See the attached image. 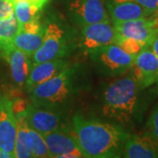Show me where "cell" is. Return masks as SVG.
<instances>
[{
  "label": "cell",
  "instance_id": "1",
  "mask_svg": "<svg viewBox=\"0 0 158 158\" xmlns=\"http://www.w3.org/2000/svg\"><path fill=\"white\" fill-rule=\"evenodd\" d=\"M71 132L85 158L121 157L129 134L113 124L76 115Z\"/></svg>",
  "mask_w": 158,
  "mask_h": 158
},
{
  "label": "cell",
  "instance_id": "2",
  "mask_svg": "<svg viewBox=\"0 0 158 158\" xmlns=\"http://www.w3.org/2000/svg\"><path fill=\"white\" fill-rule=\"evenodd\" d=\"M140 90L133 72L112 81L104 90L103 114L121 124L130 122L135 113Z\"/></svg>",
  "mask_w": 158,
  "mask_h": 158
},
{
  "label": "cell",
  "instance_id": "3",
  "mask_svg": "<svg viewBox=\"0 0 158 158\" xmlns=\"http://www.w3.org/2000/svg\"><path fill=\"white\" fill-rule=\"evenodd\" d=\"M73 69L68 66L60 73L29 90L34 105L53 108L67 101L73 89Z\"/></svg>",
  "mask_w": 158,
  "mask_h": 158
},
{
  "label": "cell",
  "instance_id": "4",
  "mask_svg": "<svg viewBox=\"0 0 158 158\" xmlns=\"http://www.w3.org/2000/svg\"><path fill=\"white\" fill-rule=\"evenodd\" d=\"M90 56L104 71L116 76L131 69L136 56L127 53L115 43L98 48Z\"/></svg>",
  "mask_w": 158,
  "mask_h": 158
},
{
  "label": "cell",
  "instance_id": "5",
  "mask_svg": "<svg viewBox=\"0 0 158 158\" xmlns=\"http://www.w3.org/2000/svg\"><path fill=\"white\" fill-rule=\"evenodd\" d=\"M66 35L62 28L56 22L49 23L41 45L32 56L33 63L62 59L67 54Z\"/></svg>",
  "mask_w": 158,
  "mask_h": 158
},
{
  "label": "cell",
  "instance_id": "6",
  "mask_svg": "<svg viewBox=\"0 0 158 158\" xmlns=\"http://www.w3.org/2000/svg\"><path fill=\"white\" fill-rule=\"evenodd\" d=\"M118 34L111 19L82 27L81 47L89 54L103 47L115 43Z\"/></svg>",
  "mask_w": 158,
  "mask_h": 158
},
{
  "label": "cell",
  "instance_id": "7",
  "mask_svg": "<svg viewBox=\"0 0 158 158\" xmlns=\"http://www.w3.org/2000/svg\"><path fill=\"white\" fill-rule=\"evenodd\" d=\"M113 25L118 35L135 40L143 48L151 45L158 35V28L152 16L116 22Z\"/></svg>",
  "mask_w": 158,
  "mask_h": 158
},
{
  "label": "cell",
  "instance_id": "8",
  "mask_svg": "<svg viewBox=\"0 0 158 158\" xmlns=\"http://www.w3.org/2000/svg\"><path fill=\"white\" fill-rule=\"evenodd\" d=\"M69 11L74 20L81 27L111 19L103 0H73Z\"/></svg>",
  "mask_w": 158,
  "mask_h": 158
},
{
  "label": "cell",
  "instance_id": "9",
  "mask_svg": "<svg viewBox=\"0 0 158 158\" xmlns=\"http://www.w3.org/2000/svg\"><path fill=\"white\" fill-rule=\"evenodd\" d=\"M132 72L139 85L140 89H144L158 81V57L150 46L141 49L135 59Z\"/></svg>",
  "mask_w": 158,
  "mask_h": 158
},
{
  "label": "cell",
  "instance_id": "10",
  "mask_svg": "<svg viewBox=\"0 0 158 158\" xmlns=\"http://www.w3.org/2000/svg\"><path fill=\"white\" fill-rule=\"evenodd\" d=\"M49 152L53 158H85L72 133L61 128L43 135Z\"/></svg>",
  "mask_w": 158,
  "mask_h": 158
},
{
  "label": "cell",
  "instance_id": "11",
  "mask_svg": "<svg viewBox=\"0 0 158 158\" xmlns=\"http://www.w3.org/2000/svg\"><path fill=\"white\" fill-rule=\"evenodd\" d=\"M24 113L29 127L41 135H46L61 128L62 118L59 113L53 111V108L40 106L33 104L29 105Z\"/></svg>",
  "mask_w": 158,
  "mask_h": 158
},
{
  "label": "cell",
  "instance_id": "12",
  "mask_svg": "<svg viewBox=\"0 0 158 158\" xmlns=\"http://www.w3.org/2000/svg\"><path fill=\"white\" fill-rule=\"evenodd\" d=\"M17 136V119L12 103L4 98L0 112V150L9 153L14 158V147Z\"/></svg>",
  "mask_w": 158,
  "mask_h": 158
},
{
  "label": "cell",
  "instance_id": "13",
  "mask_svg": "<svg viewBox=\"0 0 158 158\" xmlns=\"http://www.w3.org/2000/svg\"><path fill=\"white\" fill-rule=\"evenodd\" d=\"M107 10L113 23L123 22L152 15L150 11L142 7L136 0H111L108 4Z\"/></svg>",
  "mask_w": 158,
  "mask_h": 158
},
{
  "label": "cell",
  "instance_id": "14",
  "mask_svg": "<svg viewBox=\"0 0 158 158\" xmlns=\"http://www.w3.org/2000/svg\"><path fill=\"white\" fill-rule=\"evenodd\" d=\"M1 54L10 66L11 77L14 82L19 86H22L26 83L33 66L30 56L18 49L12 44L6 48Z\"/></svg>",
  "mask_w": 158,
  "mask_h": 158
},
{
  "label": "cell",
  "instance_id": "15",
  "mask_svg": "<svg viewBox=\"0 0 158 158\" xmlns=\"http://www.w3.org/2000/svg\"><path fill=\"white\" fill-rule=\"evenodd\" d=\"M122 157L158 158V144L147 135H129L122 149Z\"/></svg>",
  "mask_w": 158,
  "mask_h": 158
},
{
  "label": "cell",
  "instance_id": "16",
  "mask_svg": "<svg viewBox=\"0 0 158 158\" xmlns=\"http://www.w3.org/2000/svg\"><path fill=\"white\" fill-rule=\"evenodd\" d=\"M68 66V62L62 58L39 63H33L32 69L25 83L27 90H30L36 85L55 77Z\"/></svg>",
  "mask_w": 158,
  "mask_h": 158
},
{
  "label": "cell",
  "instance_id": "17",
  "mask_svg": "<svg viewBox=\"0 0 158 158\" xmlns=\"http://www.w3.org/2000/svg\"><path fill=\"white\" fill-rule=\"evenodd\" d=\"M15 115L17 119V136L14 147V158L33 157V153L30 148L29 125L25 113H16Z\"/></svg>",
  "mask_w": 158,
  "mask_h": 158
},
{
  "label": "cell",
  "instance_id": "18",
  "mask_svg": "<svg viewBox=\"0 0 158 158\" xmlns=\"http://www.w3.org/2000/svg\"><path fill=\"white\" fill-rule=\"evenodd\" d=\"M45 32L29 33L22 30H19L18 34L14 36L11 43L18 49L21 50L27 56L32 57V56L38 50V48L41 45Z\"/></svg>",
  "mask_w": 158,
  "mask_h": 158
},
{
  "label": "cell",
  "instance_id": "19",
  "mask_svg": "<svg viewBox=\"0 0 158 158\" xmlns=\"http://www.w3.org/2000/svg\"><path fill=\"white\" fill-rule=\"evenodd\" d=\"M19 30V24L15 16L0 21V53L12 44V40Z\"/></svg>",
  "mask_w": 158,
  "mask_h": 158
},
{
  "label": "cell",
  "instance_id": "20",
  "mask_svg": "<svg viewBox=\"0 0 158 158\" xmlns=\"http://www.w3.org/2000/svg\"><path fill=\"white\" fill-rule=\"evenodd\" d=\"M40 9L27 2L19 1L14 4V16L19 26L34 20L35 19H40Z\"/></svg>",
  "mask_w": 158,
  "mask_h": 158
},
{
  "label": "cell",
  "instance_id": "21",
  "mask_svg": "<svg viewBox=\"0 0 158 158\" xmlns=\"http://www.w3.org/2000/svg\"><path fill=\"white\" fill-rule=\"evenodd\" d=\"M30 148L34 158L49 157V152L43 135L29 127Z\"/></svg>",
  "mask_w": 158,
  "mask_h": 158
},
{
  "label": "cell",
  "instance_id": "22",
  "mask_svg": "<svg viewBox=\"0 0 158 158\" xmlns=\"http://www.w3.org/2000/svg\"><path fill=\"white\" fill-rule=\"evenodd\" d=\"M115 44L120 47L127 53L133 55V56H136L143 48V46L135 40L127 38V37H123L120 35L117 36L116 40H115Z\"/></svg>",
  "mask_w": 158,
  "mask_h": 158
},
{
  "label": "cell",
  "instance_id": "23",
  "mask_svg": "<svg viewBox=\"0 0 158 158\" xmlns=\"http://www.w3.org/2000/svg\"><path fill=\"white\" fill-rule=\"evenodd\" d=\"M145 135L152 138L158 144V106L153 110L148 119Z\"/></svg>",
  "mask_w": 158,
  "mask_h": 158
},
{
  "label": "cell",
  "instance_id": "24",
  "mask_svg": "<svg viewBox=\"0 0 158 158\" xmlns=\"http://www.w3.org/2000/svg\"><path fill=\"white\" fill-rule=\"evenodd\" d=\"M14 16V5L11 0H0V21Z\"/></svg>",
  "mask_w": 158,
  "mask_h": 158
},
{
  "label": "cell",
  "instance_id": "25",
  "mask_svg": "<svg viewBox=\"0 0 158 158\" xmlns=\"http://www.w3.org/2000/svg\"><path fill=\"white\" fill-rule=\"evenodd\" d=\"M142 7L147 9L151 13L158 11V0H136Z\"/></svg>",
  "mask_w": 158,
  "mask_h": 158
},
{
  "label": "cell",
  "instance_id": "26",
  "mask_svg": "<svg viewBox=\"0 0 158 158\" xmlns=\"http://www.w3.org/2000/svg\"><path fill=\"white\" fill-rule=\"evenodd\" d=\"M19 1L27 2V3H28L30 5L35 6V7H37V8H39V9L41 10L48 3L49 0H11V2L13 3V5L15 3H17V2H19Z\"/></svg>",
  "mask_w": 158,
  "mask_h": 158
},
{
  "label": "cell",
  "instance_id": "27",
  "mask_svg": "<svg viewBox=\"0 0 158 158\" xmlns=\"http://www.w3.org/2000/svg\"><path fill=\"white\" fill-rule=\"evenodd\" d=\"M150 48H152V50L154 51V53L156 54V56L158 57V35L154 39V40L152 41V43H151V45H150ZM157 83H156V84H157Z\"/></svg>",
  "mask_w": 158,
  "mask_h": 158
},
{
  "label": "cell",
  "instance_id": "28",
  "mask_svg": "<svg viewBox=\"0 0 158 158\" xmlns=\"http://www.w3.org/2000/svg\"><path fill=\"white\" fill-rule=\"evenodd\" d=\"M0 157H4V158H12L11 155L9 153L5 152V151H2L0 150Z\"/></svg>",
  "mask_w": 158,
  "mask_h": 158
},
{
  "label": "cell",
  "instance_id": "29",
  "mask_svg": "<svg viewBox=\"0 0 158 158\" xmlns=\"http://www.w3.org/2000/svg\"><path fill=\"white\" fill-rule=\"evenodd\" d=\"M151 16L154 18V19H155V21H156V27L158 28V11H156L155 13H153Z\"/></svg>",
  "mask_w": 158,
  "mask_h": 158
},
{
  "label": "cell",
  "instance_id": "30",
  "mask_svg": "<svg viewBox=\"0 0 158 158\" xmlns=\"http://www.w3.org/2000/svg\"><path fill=\"white\" fill-rule=\"evenodd\" d=\"M3 100H4V97L2 96V94L0 93V112L2 109V105H3Z\"/></svg>",
  "mask_w": 158,
  "mask_h": 158
},
{
  "label": "cell",
  "instance_id": "31",
  "mask_svg": "<svg viewBox=\"0 0 158 158\" xmlns=\"http://www.w3.org/2000/svg\"><path fill=\"white\" fill-rule=\"evenodd\" d=\"M157 85H158V83H157Z\"/></svg>",
  "mask_w": 158,
  "mask_h": 158
}]
</instances>
